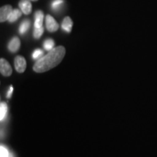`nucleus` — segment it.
Here are the masks:
<instances>
[{
  "mask_svg": "<svg viewBox=\"0 0 157 157\" xmlns=\"http://www.w3.org/2000/svg\"><path fill=\"white\" fill-rule=\"evenodd\" d=\"M66 54V49L63 46H58L49 51L46 56L37 60L33 69L36 73L48 71L58 66L62 61Z\"/></svg>",
  "mask_w": 157,
  "mask_h": 157,
  "instance_id": "nucleus-1",
  "label": "nucleus"
},
{
  "mask_svg": "<svg viewBox=\"0 0 157 157\" xmlns=\"http://www.w3.org/2000/svg\"><path fill=\"white\" fill-rule=\"evenodd\" d=\"M0 71L4 76H10L12 74L13 69L11 66L5 59H0Z\"/></svg>",
  "mask_w": 157,
  "mask_h": 157,
  "instance_id": "nucleus-2",
  "label": "nucleus"
},
{
  "mask_svg": "<svg viewBox=\"0 0 157 157\" xmlns=\"http://www.w3.org/2000/svg\"><path fill=\"white\" fill-rule=\"evenodd\" d=\"M14 65L15 70L18 73H23L25 71V68H26V61H25V58L23 56H17L15 58Z\"/></svg>",
  "mask_w": 157,
  "mask_h": 157,
  "instance_id": "nucleus-3",
  "label": "nucleus"
},
{
  "mask_svg": "<svg viewBox=\"0 0 157 157\" xmlns=\"http://www.w3.org/2000/svg\"><path fill=\"white\" fill-rule=\"evenodd\" d=\"M46 27L50 32H55L58 29L59 25L53 17L48 15L46 16Z\"/></svg>",
  "mask_w": 157,
  "mask_h": 157,
  "instance_id": "nucleus-4",
  "label": "nucleus"
},
{
  "mask_svg": "<svg viewBox=\"0 0 157 157\" xmlns=\"http://www.w3.org/2000/svg\"><path fill=\"white\" fill-rule=\"evenodd\" d=\"M12 11H13V8L11 5H5L2 7L0 9V21L5 22L7 21Z\"/></svg>",
  "mask_w": 157,
  "mask_h": 157,
  "instance_id": "nucleus-5",
  "label": "nucleus"
},
{
  "mask_svg": "<svg viewBox=\"0 0 157 157\" xmlns=\"http://www.w3.org/2000/svg\"><path fill=\"white\" fill-rule=\"evenodd\" d=\"M19 7L21 12H23L25 15L30 14L32 9V6L29 0H21L19 2Z\"/></svg>",
  "mask_w": 157,
  "mask_h": 157,
  "instance_id": "nucleus-6",
  "label": "nucleus"
},
{
  "mask_svg": "<svg viewBox=\"0 0 157 157\" xmlns=\"http://www.w3.org/2000/svg\"><path fill=\"white\" fill-rule=\"evenodd\" d=\"M21 47V41L17 37L15 36L10 41L8 44V50L11 52H16Z\"/></svg>",
  "mask_w": 157,
  "mask_h": 157,
  "instance_id": "nucleus-7",
  "label": "nucleus"
},
{
  "mask_svg": "<svg viewBox=\"0 0 157 157\" xmlns=\"http://www.w3.org/2000/svg\"><path fill=\"white\" fill-rule=\"evenodd\" d=\"M72 25H73V22H72L71 19L70 17H66L63 21L61 27L63 30H64L66 32L70 33L71 31Z\"/></svg>",
  "mask_w": 157,
  "mask_h": 157,
  "instance_id": "nucleus-8",
  "label": "nucleus"
},
{
  "mask_svg": "<svg viewBox=\"0 0 157 157\" xmlns=\"http://www.w3.org/2000/svg\"><path fill=\"white\" fill-rule=\"evenodd\" d=\"M43 20H44V14L41 10H38L35 14V28H40L42 26Z\"/></svg>",
  "mask_w": 157,
  "mask_h": 157,
  "instance_id": "nucleus-9",
  "label": "nucleus"
},
{
  "mask_svg": "<svg viewBox=\"0 0 157 157\" xmlns=\"http://www.w3.org/2000/svg\"><path fill=\"white\" fill-rule=\"evenodd\" d=\"M7 111H8V106L7 103L2 102L0 104V121H2L7 117Z\"/></svg>",
  "mask_w": 157,
  "mask_h": 157,
  "instance_id": "nucleus-10",
  "label": "nucleus"
},
{
  "mask_svg": "<svg viewBox=\"0 0 157 157\" xmlns=\"http://www.w3.org/2000/svg\"><path fill=\"white\" fill-rule=\"evenodd\" d=\"M21 15H22V13H21V10H19L17 9L13 10V11L11 12L7 21H8L10 23L15 22V21H16L21 16Z\"/></svg>",
  "mask_w": 157,
  "mask_h": 157,
  "instance_id": "nucleus-11",
  "label": "nucleus"
},
{
  "mask_svg": "<svg viewBox=\"0 0 157 157\" xmlns=\"http://www.w3.org/2000/svg\"><path fill=\"white\" fill-rule=\"evenodd\" d=\"M29 27H30V21L29 20H25L21 23V25L19 27V33L21 34H24L29 30Z\"/></svg>",
  "mask_w": 157,
  "mask_h": 157,
  "instance_id": "nucleus-12",
  "label": "nucleus"
},
{
  "mask_svg": "<svg viewBox=\"0 0 157 157\" xmlns=\"http://www.w3.org/2000/svg\"><path fill=\"white\" fill-rule=\"evenodd\" d=\"M0 157H14L12 153L10 151L9 149L4 145L0 146Z\"/></svg>",
  "mask_w": 157,
  "mask_h": 157,
  "instance_id": "nucleus-13",
  "label": "nucleus"
},
{
  "mask_svg": "<svg viewBox=\"0 0 157 157\" xmlns=\"http://www.w3.org/2000/svg\"><path fill=\"white\" fill-rule=\"evenodd\" d=\"M55 42L52 39H48L44 41L43 43V47H44V50L47 51H50L54 48Z\"/></svg>",
  "mask_w": 157,
  "mask_h": 157,
  "instance_id": "nucleus-14",
  "label": "nucleus"
},
{
  "mask_svg": "<svg viewBox=\"0 0 157 157\" xmlns=\"http://www.w3.org/2000/svg\"><path fill=\"white\" fill-rule=\"evenodd\" d=\"M43 54H44V52L43 50H41V49H36L32 53V58L34 60H39L41 58H42Z\"/></svg>",
  "mask_w": 157,
  "mask_h": 157,
  "instance_id": "nucleus-15",
  "label": "nucleus"
},
{
  "mask_svg": "<svg viewBox=\"0 0 157 157\" xmlns=\"http://www.w3.org/2000/svg\"><path fill=\"white\" fill-rule=\"evenodd\" d=\"M43 33H44V28L40 27V28H35L34 31V37L35 39H39Z\"/></svg>",
  "mask_w": 157,
  "mask_h": 157,
  "instance_id": "nucleus-16",
  "label": "nucleus"
},
{
  "mask_svg": "<svg viewBox=\"0 0 157 157\" xmlns=\"http://www.w3.org/2000/svg\"><path fill=\"white\" fill-rule=\"evenodd\" d=\"M63 2V0H54L51 5H52V7L53 9H57L62 5Z\"/></svg>",
  "mask_w": 157,
  "mask_h": 157,
  "instance_id": "nucleus-17",
  "label": "nucleus"
},
{
  "mask_svg": "<svg viewBox=\"0 0 157 157\" xmlns=\"http://www.w3.org/2000/svg\"><path fill=\"white\" fill-rule=\"evenodd\" d=\"M13 86L10 85V88H9L8 91H7V98H11L12 94H13Z\"/></svg>",
  "mask_w": 157,
  "mask_h": 157,
  "instance_id": "nucleus-18",
  "label": "nucleus"
},
{
  "mask_svg": "<svg viewBox=\"0 0 157 157\" xmlns=\"http://www.w3.org/2000/svg\"><path fill=\"white\" fill-rule=\"evenodd\" d=\"M30 1H34V2H35V1H37V0H30Z\"/></svg>",
  "mask_w": 157,
  "mask_h": 157,
  "instance_id": "nucleus-19",
  "label": "nucleus"
}]
</instances>
